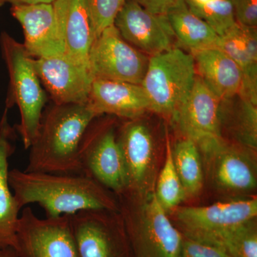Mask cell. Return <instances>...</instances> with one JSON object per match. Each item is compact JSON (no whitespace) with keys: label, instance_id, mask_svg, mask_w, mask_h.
Returning a JSON list of instances; mask_svg holds the SVG:
<instances>
[{"label":"cell","instance_id":"cell-14","mask_svg":"<svg viewBox=\"0 0 257 257\" xmlns=\"http://www.w3.org/2000/svg\"><path fill=\"white\" fill-rule=\"evenodd\" d=\"M114 25L125 41L148 57L177 47L167 15L154 14L134 0H126Z\"/></svg>","mask_w":257,"mask_h":257},{"label":"cell","instance_id":"cell-11","mask_svg":"<svg viewBox=\"0 0 257 257\" xmlns=\"http://www.w3.org/2000/svg\"><path fill=\"white\" fill-rule=\"evenodd\" d=\"M150 57L125 41L114 25L94 39L89 55L93 79L141 85Z\"/></svg>","mask_w":257,"mask_h":257},{"label":"cell","instance_id":"cell-25","mask_svg":"<svg viewBox=\"0 0 257 257\" xmlns=\"http://www.w3.org/2000/svg\"><path fill=\"white\" fill-rule=\"evenodd\" d=\"M156 182L155 196L161 207L169 214V212L178 207L187 197L176 171L168 134L166 137L165 162Z\"/></svg>","mask_w":257,"mask_h":257},{"label":"cell","instance_id":"cell-29","mask_svg":"<svg viewBox=\"0 0 257 257\" xmlns=\"http://www.w3.org/2000/svg\"><path fill=\"white\" fill-rule=\"evenodd\" d=\"M180 257H231L221 248L184 236Z\"/></svg>","mask_w":257,"mask_h":257},{"label":"cell","instance_id":"cell-33","mask_svg":"<svg viewBox=\"0 0 257 257\" xmlns=\"http://www.w3.org/2000/svg\"><path fill=\"white\" fill-rule=\"evenodd\" d=\"M0 257H19L18 251L13 246L0 248Z\"/></svg>","mask_w":257,"mask_h":257},{"label":"cell","instance_id":"cell-7","mask_svg":"<svg viewBox=\"0 0 257 257\" xmlns=\"http://www.w3.org/2000/svg\"><path fill=\"white\" fill-rule=\"evenodd\" d=\"M211 185L226 197H248L256 188V150L219 140L199 150Z\"/></svg>","mask_w":257,"mask_h":257},{"label":"cell","instance_id":"cell-28","mask_svg":"<svg viewBox=\"0 0 257 257\" xmlns=\"http://www.w3.org/2000/svg\"><path fill=\"white\" fill-rule=\"evenodd\" d=\"M92 20L95 38L114 25L115 19L126 0H85Z\"/></svg>","mask_w":257,"mask_h":257},{"label":"cell","instance_id":"cell-9","mask_svg":"<svg viewBox=\"0 0 257 257\" xmlns=\"http://www.w3.org/2000/svg\"><path fill=\"white\" fill-rule=\"evenodd\" d=\"M80 257H133L119 211L87 209L71 215Z\"/></svg>","mask_w":257,"mask_h":257},{"label":"cell","instance_id":"cell-18","mask_svg":"<svg viewBox=\"0 0 257 257\" xmlns=\"http://www.w3.org/2000/svg\"><path fill=\"white\" fill-rule=\"evenodd\" d=\"M52 4L64 55L89 67L95 36L85 0H55Z\"/></svg>","mask_w":257,"mask_h":257},{"label":"cell","instance_id":"cell-5","mask_svg":"<svg viewBox=\"0 0 257 257\" xmlns=\"http://www.w3.org/2000/svg\"><path fill=\"white\" fill-rule=\"evenodd\" d=\"M176 227L185 237L220 248L243 225L255 220L256 197L238 198L204 207H180L172 211Z\"/></svg>","mask_w":257,"mask_h":257},{"label":"cell","instance_id":"cell-2","mask_svg":"<svg viewBox=\"0 0 257 257\" xmlns=\"http://www.w3.org/2000/svg\"><path fill=\"white\" fill-rule=\"evenodd\" d=\"M96 115L87 104L51 103L42 112L38 134L30 147L27 172L82 174L79 147Z\"/></svg>","mask_w":257,"mask_h":257},{"label":"cell","instance_id":"cell-12","mask_svg":"<svg viewBox=\"0 0 257 257\" xmlns=\"http://www.w3.org/2000/svg\"><path fill=\"white\" fill-rule=\"evenodd\" d=\"M116 139L126 173L124 191L138 195L155 191L158 160L151 128L140 118L130 119L120 127Z\"/></svg>","mask_w":257,"mask_h":257},{"label":"cell","instance_id":"cell-1","mask_svg":"<svg viewBox=\"0 0 257 257\" xmlns=\"http://www.w3.org/2000/svg\"><path fill=\"white\" fill-rule=\"evenodd\" d=\"M8 180L19 207L37 203L46 218L73 215L87 209L119 211L112 192L83 174L9 171Z\"/></svg>","mask_w":257,"mask_h":257},{"label":"cell","instance_id":"cell-16","mask_svg":"<svg viewBox=\"0 0 257 257\" xmlns=\"http://www.w3.org/2000/svg\"><path fill=\"white\" fill-rule=\"evenodd\" d=\"M11 13L23 28V46L30 57L48 58L64 55L52 3L12 5Z\"/></svg>","mask_w":257,"mask_h":257},{"label":"cell","instance_id":"cell-31","mask_svg":"<svg viewBox=\"0 0 257 257\" xmlns=\"http://www.w3.org/2000/svg\"><path fill=\"white\" fill-rule=\"evenodd\" d=\"M154 14L166 15L177 0H134Z\"/></svg>","mask_w":257,"mask_h":257},{"label":"cell","instance_id":"cell-15","mask_svg":"<svg viewBox=\"0 0 257 257\" xmlns=\"http://www.w3.org/2000/svg\"><path fill=\"white\" fill-rule=\"evenodd\" d=\"M37 75L56 104H87L93 77L89 67L65 55L34 59Z\"/></svg>","mask_w":257,"mask_h":257},{"label":"cell","instance_id":"cell-26","mask_svg":"<svg viewBox=\"0 0 257 257\" xmlns=\"http://www.w3.org/2000/svg\"><path fill=\"white\" fill-rule=\"evenodd\" d=\"M191 11L209 25L219 37L237 25L230 0H215L206 5H198L185 0Z\"/></svg>","mask_w":257,"mask_h":257},{"label":"cell","instance_id":"cell-3","mask_svg":"<svg viewBox=\"0 0 257 257\" xmlns=\"http://www.w3.org/2000/svg\"><path fill=\"white\" fill-rule=\"evenodd\" d=\"M133 257H180L184 236L161 207L155 191L116 196Z\"/></svg>","mask_w":257,"mask_h":257},{"label":"cell","instance_id":"cell-6","mask_svg":"<svg viewBox=\"0 0 257 257\" xmlns=\"http://www.w3.org/2000/svg\"><path fill=\"white\" fill-rule=\"evenodd\" d=\"M196 77L192 55L178 47L150 57L141 86L150 111L171 118L190 92Z\"/></svg>","mask_w":257,"mask_h":257},{"label":"cell","instance_id":"cell-23","mask_svg":"<svg viewBox=\"0 0 257 257\" xmlns=\"http://www.w3.org/2000/svg\"><path fill=\"white\" fill-rule=\"evenodd\" d=\"M166 15L175 34L177 47L189 53L216 47L219 36L191 11L185 0H177Z\"/></svg>","mask_w":257,"mask_h":257},{"label":"cell","instance_id":"cell-13","mask_svg":"<svg viewBox=\"0 0 257 257\" xmlns=\"http://www.w3.org/2000/svg\"><path fill=\"white\" fill-rule=\"evenodd\" d=\"M220 100L197 75L190 92L171 116L182 138L192 140L199 150L222 139L219 124Z\"/></svg>","mask_w":257,"mask_h":257},{"label":"cell","instance_id":"cell-17","mask_svg":"<svg viewBox=\"0 0 257 257\" xmlns=\"http://www.w3.org/2000/svg\"><path fill=\"white\" fill-rule=\"evenodd\" d=\"M96 116L103 114L127 120L150 111V101L140 84L94 79L87 102Z\"/></svg>","mask_w":257,"mask_h":257},{"label":"cell","instance_id":"cell-24","mask_svg":"<svg viewBox=\"0 0 257 257\" xmlns=\"http://www.w3.org/2000/svg\"><path fill=\"white\" fill-rule=\"evenodd\" d=\"M174 164L186 197H196L204 185V169L200 151L192 140L182 138L172 147Z\"/></svg>","mask_w":257,"mask_h":257},{"label":"cell","instance_id":"cell-22","mask_svg":"<svg viewBox=\"0 0 257 257\" xmlns=\"http://www.w3.org/2000/svg\"><path fill=\"white\" fill-rule=\"evenodd\" d=\"M221 138L253 150L257 148V104L238 94L219 104Z\"/></svg>","mask_w":257,"mask_h":257},{"label":"cell","instance_id":"cell-20","mask_svg":"<svg viewBox=\"0 0 257 257\" xmlns=\"http://www.w3.org/2000/svg\"><path fill=\"white\" fill-rule=\"evenodd\" d=\"M216 48L229 56L241 69L242 88L239 94L257 104V30L237 23L219 37Z\"/></svg>","mask_w":257,"mask_h":257},{"label":"cell","instance_id":"cell-32","mask_svg":"<svg viewBox=\"0 0 257 257\" xmlns=\"http://www.w3.org/2000/svg\"><path fill=\"white\" fill-rule=\"evenodd\" d=\"M55 0H7L12 5L32 4H52Z\"/></svg>","mask_w":257,"mask_h":257},{"label":"cell","instance_id":"cell-8","mask_svg":"<svg viewBox=\"0 0 257 257\" xmlns=\"http://www.w3.org/2000/svg\"><path fill=\"white\" fill-rule=\"evenodd\" d=\"M97 117L88 126L79 145L81 173L117 196L126 189V180L116 128L113 121H98Z\"/></svg>","mask_w":257,"mask_h":257},{"label":"cell","instance_id":"cell-30","mask_svg":"<svg viewBox=\"0 0 257 257\" xmlns=\"http://www.w3.org/2000/svg\"><path fill=\"white\" fill-rule=\"evenodd\" d=\"M236 23L243 26L256 28L257 0H230Z\"/></svg>","mask_w":257,"mask_h":257},{"label":"cell","instance_id":"cell-19","mask_svg":"<svg viewBox=\"0 0 257 257\" xmlns=\"http://www.w3.org/2000/svg\"><path fill=\"white\" fill-rule=\"evenodd\" d=\"M191 55L197 75L219 99L240 94L243 83L241 69L223 51L211 47Z\"/></svg>","mask_w":257,"mask_h":257},{"label":"cell","instance_id":"cell-10","mask_svg":"<svg viewBox=\"0 0 257 257\" xmlns=\"http://www.w3.org/2000/svg\"><path fill=\"white\" fill-rule=\"evenodd\" d=\"M14 248L19 257H80L71 215L40 219L30 207L19 218Z\"/></svg>","mask_w":257,"mask_h":257},{"label":"cell","instance_id":"cell-4","mask_svg":"<svg viewBox=\"0 0 257 257\" xmlns=\"http://www.w3.org/2000/svg\"><path fill=\"white\" fill-rule=\"evenodd\" d=\"M0 48L10 77L6 108L18 106L21 120L17 128L24 147L28 150L37 138L48 97L35 70L34 58L28 55L23 44L3 32L0 35Z\"/></svg>","mask_w":257,"mask_h":257},{"label":"cell","instance_id":"cell-35","mask_svg":"<svg viewBox=\"0 0 257 257\" xmlns=\"http://www.w3.org/2000/svg\"><path fill=\"white\" fill-rule=\"evenodd\" d=\"M8 3L7 0H0V10H1V8L4 6L5 3Z\"/></svg>","mask_w":257,"mask_h":257},{"label":"cell","instance_id":"cell-21","mask_svg":"<svg viewBox=\"0 0 257 257\" xmlns=\"http://www.w3.org/2000/svg\"><path fill=\"white\" fill-rule=\"evenodd\" d=\"M8 108L0 121V248L15 247L20 208L8 180L9 157L14 152L15 132L8 121Z\"/></svg>","mask_w":257,"mask_h":257},{"label":"cell","instance_id":"cell-34","mask_svg":"<svg viewBox=\"0 0 257 257\" xmlns=\"http://www.w3.org/2000/svg\"><path fill=\"white\" fill-rule=\"evenodd\" d=\"M189 1L198 5H206L211 3V2L215 1V0H189Z\"/></svg>","mask_w":257,"mask_h":257},{"label":"cell","instance_id":"cell-27","mask_svg":"<svg viewBox=\"0 0 257 257\" xmlns=\"http://www.w3.org/2000/svg\"><path fill=\"white\" fill-rule=\"evenodd\" d=\"M221 248L231 257H257L256 219L243 225L230 235Z\"/></svg>","mask_w":257,"mask_h":257}]
</instances>
